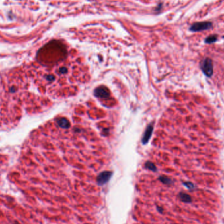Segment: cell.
I'll list each match as a JSON object with an SVG mask.
<instances>
[{"mask_svg":"<svg viewBox=\"0 0 224 224\" xmlns=\"http://www.w3.org/2000/svg\"><path fill=\"white\" fill-rule=\"evenodd\" d=\"M200 68L207 77H212L214 73V66L212 59L210 58H205L200 64Z\"/></svg>","mask_w":224,"mask_h":224,"instance_id":"1","label":"cell"},{"mask_svg":"<svg viewBox=\"0 0 224 224\" xmlns=\"http://www.w3.org/2000/svg\"><path fill=\"white\" fill-rule=\"evenodd\" d=\"M145 167L147 169L151 170V171H153V172L157 171L156 166L153 163L150 162V161H147V162L145 163Z\"/></svg>","mask_w":224,"mask_h":224,"instance_id":"9","label":"cell"},{"mask_svg":"<svg viewBox=\"0 0 224 224\" xmlns=\"http://www.w3.org/2000/svg\"><path fill=\"white\" fill-rule=\"evenodd\" d=\"M153 130V123H151L147 126L146 130H145L144 133V135L143 136V138H142L143 144H146L147 143L149 142L150 138H151V136L152 135Z\"/></svg>","mask_w":224,"mask_h":224,"instance_id":"5","label":"cell"},{"mask_svg":"<svg viewBox=\"0 0 224 224\" xmlns=\"http://www.w3.org/2000/svg\"><path fill=\"white\" fill-rule=\"evenodd\" d=\"M178 197L180 200L184 203H191L192 202V198L191 196L184 192H180L178 194Z\"/></svg>","mask_w":224,"mask_h":224,"instance_id":"7","label":"cell"},{"mask_svg":"<svg viewBox=\"0 0 224 224\" xmlns=\"http://www.w3.org/2000/svg\"><path fill=\"white\" fill-rule=\"evenodd\" d=\"M183 184L184 185V186H186L187 188L188 189H190V190H192V189H195V185L191 182H184Z\"/></svg>","mask_w":224,"mask_h":224,"instance_id":"11","label":"cell"},{"mask_svg":"<svg viewBox=\"0 0 224 224\" xmlns=\"http://www.w3.org/2000/svg\"><path fill=\"white\" fill-rule=\"evenodd\" d=\"M212 27V23L210 22H198L194 23L191 26L190 30L193 32H200L210 29Z\"/></svg>","mask_w":224,"mask_h":224,"instance_id":"2","label":"cell"},{"mask_svg":"<svg viewBox=\"0 0 224 224\" xmlns=\"http://www.w3.org/2000/svg\"><path fill=\"white\" fill-rule=\"evenodd\" d=\"M59 72L62 73V74H64V73H66L68 72V69L65 68V67H62V68L59 69Z\"/></svg>","mask_w":224,"mask_h":224,"instance_id":"12","label":"cell"},{"mask_svg":"<svg viewBox=\"0 0 224 224\" xmlns=\"http://www.w3.org/2000/svg\"><path fill=\"white\" fill-rule=\"evenodd\" d=\"M94 95L102 98H107L110 95V92L105 86H100L94 90Z\"/></svg>","mask_w":224,"mask_h":224,"instance_id":"4","label":"cell"},{"mask_svg":"<svg viewBox=\"0 0 224 224\" xmlns=\"http://www.w3.org/2000/svg\"><path fill=\"white\" fill-rule=\"evenodd\" d=\"M157 211H158L159 212H160V213H161V214H162L163 212L164 209H163L162 207H160V206H157Z\"/></svg>","mask_w":224,"mask_h":224,"instance_id":"13","label":"cell"},{"mask_svg":"<svg viewBox=\"0 0 224 224\" xmlns=\"http://www.w3.org/2000/svg\"><path fill=\"white\" fill-rule=\"evenodd\" d=\"M57 124L60 127L62 128H68L70 126V123L67 119L61 117L57 120Z\"/></svg>","mask_w":224,"mask_h":224,"instance_id":"6","label":"cell"},{"mask_svg":"<svg viewBox=\"0 0 224 224\" xmlns=\"http://www.w3.org/2000/svg\"><path fill=\"white\" fill-rule=\"evenodd\" d=\"M159 180L162 182L163 184L165 185H170L172 184V180L169 177L166 176H161L159 177Z\"/></svg>","mask_w":224,"mask_h":224,"instance_id":"8","label":"cell"},{"mask_svg":"<svg viewBox=\"0 0 224 224\" xmlns=\"http://www.w3.org/2000/svg\"><path fill=\"white\" fill-rule=\"evenodd\" d=\"M112 176L111 171H104L100 173L96 178V182L98 186H104L108 183Z\"/></svg>","mask_w":224,"mask_h":224,"instance_id":"3","label":"cell"},{"mask_svg":"<svg viewBox=\"0 0 224 224\" xmlns=\"http://www.w3.org/2000/svg\"><path fill=\"white\" fill-rule=\"evenodd\" d=\"M217 41V36L215 35H211L209 37H207L205 40V43L208 44H211V43L216 42Z\"/></svg>","mask_w":224,"mask_h":224,"instance_id":"10","label":"cell"},{"mask_svg":"<svg viewBox=\"0 0 224 224\" xmlns=\"http://www.w3.org/2000/svg\"><path fill=\"white\" fill-rule=\"evenodd\" d=\"M47 79H48V81H52L53 79H54V77H53V76H52V75H49V76H48V77H47Z\"/></svg>","mask_w":224,"mask_h":224,"instance_id":"14","label":"cell"}]
</instances>
